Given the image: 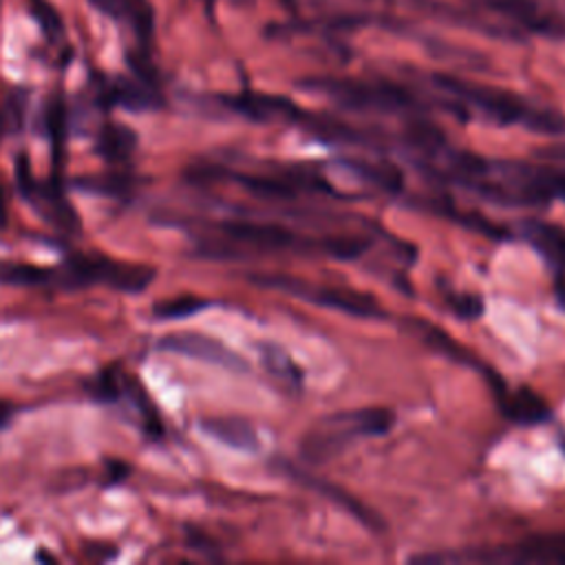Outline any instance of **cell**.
<instances>
[{
    "label": "cell",
    "mask_w": 565,
    "mask_h": 565,
    "mask_svg": "<svg viewBox=\"0 0 565 565\" xmlns=\"http://www.w3.org/2000/svg\"><path fill=\"white\" fill-rule=\"evenodd\" d=\"M154 276L157 271L146 263H126L102 254H71L57 267H51V287H108L115 291L139 294L150 287Z\"/></svg>",
    "instance_id": "obj_1"
},
{
    "label": "cell",
    "mask_w": 565,
    "mask_h": 565,
    "mask_svg": "<svg viewBox=\"0 0 565 565\" xmlns=\"http://www.w3.org/2000/svg\"><path fill=\"white\" fill-rule=\"evenodd\" d=\"M395 415L382 406H366L347 413H333L316 422L302 437V455L309 461H329L340 455L355 437H377L393 428Z\"/></svg>",
    "instance_id": "obj_2"
},
{
    "label": "cell",
    "mask_w": 565,
    "mask_h": 565,
    "mask_svg": "<svg viewBox=\"0 0 565 565\" xmlns=\"http://www.w3.org/2000/svg\"><path fill=\"white\" fill-rule=\"evenodd\" d=\"M254 285L271 287L285 294H291L296 298H302L305 302L335 309L355 318H377L382 316V307L375 300L373 294L360 291L353 287H340V285H313L311 280H302L296 276L285 274H258L249 276Z\"/></svg>",
    "instance_id": "obj_3"
},
{
    "label": "cell",
    "mask_w": 565,
    "mask_h": 565,
    "mask_svg": "<svg viewBox=\"0 0 565 565\" xmlns=\"http://www.w3.org/2000/svg\"><path fill=\"white\" fill-rule=\"evenodd\" d=\"M15 185L20 194L33 205V210L51 225H55L62 232H77L79 218L75 214V207L66 199L57 172L51 174L46 181H38L31 174L29 161L24 154L15 161Z\"/></svg>",
    "instance_id": "obj_4"
},
{
    "label": "cell",
    "mask_w": 565,
    "mask_h": 565,
    "mask_svg": "<svg viewBox=\"0 0 565 565\" xmlns=\"http://www.w3.org/2000/svg\"><path fill=\"white\" fill-rule=\"evenodd\" d=\"M161 351L194 358L207 364H216L230 371H245L247 362L236 355L232 349H227L221 340H214L203 333H192V331H181V333H170L159 340L157 344Z\"/></svg>",
    "instance_id": "obj_5"
},
{
    "label": "cell",
    "mask_w": 565,
    "mask_h": 565,
    "mask_svg": "<svg viewBox=\"0 0 565 565\" xmlns=\"http://www.w3.org/2000/svg\"><path fill=\"white\" fill-rule=\"evenodd\" d=\"M97 99L106 106H121L132 113H146L161 106V95L152 82L141 77H102Z\"/></svg>",
    "instance_id": "obj_6"
},
{
    "label": "cell",
    "mask_w": 565,
    "mask_h": 565,
    "mask_svg": "<svg viewBox=\"0 0 565 565\" xmlns=\"http://www.w3.org/2000/svg\"><path fill=\"white\" fill-rule=\"evenodd\" d=\"M481 561H512V563H554L565 565V532L534 534L516 545L503 547L497 554H483Z\"/></svg>",
    "instance_id": "obj_7"
},
{
    "label": "cell",
    "mask_w": 565,
    "mask_h": 565,
    "mask_svg": "<svg viewBox=\"0 0 565 565\" xmlns=\"http://www.w3.org/2000/svg\"><path fill=\"white\" fill-rule=\"evenodd\" d=\"M521 236L543 256V260L558 271V278L565 274V225L547 223L541 218H525L519 223Z\"/></svg>",
    "instance_id": "obj_8"
},
{
    "label": "cell",
    "mask_w": 565,
    "mask_h": 565,
    "mask_svg": "<svg viewBox=\"0 0 565 565\" xmlns=\"http://www.w3.org/2000/svg\"><path fill=\"white\" fill-rule=\"evenodd\" d=\"M497 402H499L501 413L514 424L532 426V424H543L545 419H550V408H547L545 399L527 386H521L516 391L508 388Z\"/></svg>",
    "instance_id": "obj_9"
},
{
    "label": "cell",
    "mask_w": 565,
    "mask_h": 565,
    "mask_svg": "<svg viewBox=\"0 0 565 565\" xmlns=\"http://www.w3.org/2000/svg\"><path fill=\"white\" fill-rule=\"evenodd\" d=\"M201 428L210 437L218 439L230 448L245 450V452L258 450V435L254 426L241 417H205L201 419Z\"/></svg>",
    "instance_id": "obj_10"
},
{
    "label": "cell",
    "mask_w": 565,
    "mask_h": 565,
    "mask_svg": "<svg viewBox=\"0 0 565 565\" xmlns=\"http://www.w3.org/2000/svg\"><path fill=\"white\" fill-rule=\"evenodd\" d=\"M137 132L124 124L108 121L99 128L95 139V150L104 161L110 163H126L132 152L137 150Z\"/></svg>",
    "instance_id": "obj_11"
},
{
    "label": "cell",
    "mask_w": 565,
    "mask_h": 565,
    "mask_svg": "<svg viewBox=\"0 0 565 565\" xmlns=\"http://www.w3.org/2000/svg\"><path fill=\"white\" fill-rule=\"evenodd\" d=\"M75 185L84 192H93L99 196H128L132 192V177L130 174H102V177H82Z\"/></svg>",
    "instance_id": "obj_12"
},
{
    "label": "cell",
    "mask_w": 565,
    "mask_h": 565,
    "mask_svg": "<svg viewBox=\"0 0 565 565\" xmlns=\"http://www.w3.org/2000/svg\"><path fill=\"white\" fill-rule=\"evenodd\" d=\"M534 181L543 203L550 199L565 201V168L534 166Z\"/></svg>",
    "instance_id": "obj_13"
},
{
    "label": "cell",
    "mask_w": 565,
    "mask_h": 565,
    "mask_svg": "<svg viewBox=\"0 0 565 565\" xmlns=\"http://www.w3.org/2000/svg\"><path fill=\"white\" fill-rule=\"evenodd\" d=\"M46 132H49V141L53 146V159L55 163L60 161V148L66 135V106L62 97H53L46 106Z\"/></svg>",
    "instance_id": "obj_14"
},
{
    "label": "cell",
    "mask_w": 565,
    "mask_h": 565,
    "mask_svg": "<svg viewBox=\"0 0 565 565\" xmlns=\"http://www.w3.org/2000/svg\"><path fill=\"white\" fill-rule=\"evenodd\" d=\"M121 386H124V375H117L113 371H102L86 382V393L97 402L113 404L121 399Z\"/></svg>",
    "instance_id": "obj_15"
},
{
    "label": "cell",
    "mask_w": 565,
    "mask_h": 565,
    "mask_svg": "<svg viewBox=\"0 0 565 565\" xmlns=\"http://www.w3.org/2000/svg\"><path fill=\"white\" fill-rule=\"evenodd\" d=\"M210 302L203 300V298H194V296H181V298H172V300H166L161 305H157L152 309L154 318L159 320H177V318H185V316H192L201 309H205Z\"/></svg>",
    "instance_id": "obj_16"
},
{
    "label": "cell",
    "mask_w": 565,
    "mask_h": 565,
    "mask_svg": "<svg viewBox=\"0 0 565 565\" xmlns=\"http://www.w3.org/2000/svg\"><path fill=\"white\" fill-rule=\"evenodd\" d=\"M446 302L459 318H468V320L479 318L483 311V302L475 294H446Z\"/></svg>",
    "instance_id": "obj_17"
},
{
    "label": "cell",
    "mask_w": 565,
    "mask_h": 565,
    "mask_svg": "<svg viewBox=\"0 0 565 565\" xmlns=\"http://www.w3.org/2000/svg\"><path fill=\"white\" fill-rule=\"evenodd\" d=\"M31 2H33V15L42 24V31L51 38L60 35L62 33V20H60L57 11L46 0H31Z\"/></svg>",
    "instance_id": "obj_18"
},
{
    "label": "cell",
    "mask_w": 565,
    "mask_h": 565,
    "mask_svg": "<svg viewBox=\"0 0 565 565\" xmlns=\"http://www.w3.org/2000/svg\"><path fill=\"white\" fill-rule=\"evenodd\" d=\"M24 104H26V95L24 93H15L9 97V102L2 108V126L7 130H20L22 126V113H24Z\"/></svg>",
    "instance_id": "obj_19"
},
{
    "label": "cell",
    "mask_w": 565,
    "mask_h": 565,
    "mask_svg": "<svg viewBox=\"0 0 565 565\" xmlns=\"http://www.w3.org/2000/svg\"><path fill=\"white\" fill-rule=\"evenodd\" d=\"M99 11L113 15V18H119L121 15V9L128 0H90Z\"/></svg>",
    "instance_id": "obj_20"
},
{
    "label": "cell",
    "mask_w": 565,
    "mask_h": 565,
    "mask_svg": "<svg viewBox=\"0 0 565 565\" xmlns=\"http://www.w3.org/2000/svg\"><path fill=\"white\" fill-rule=\"evenodd\" d=\"M13 415H15V406H13L11 402L0 399V433L9 426V422L13 419Z\"/></svg>",
    "instance_id": "obj_21"
},
{
    "label": "cell",
    "mask_w": 565,
    "mask_h": 565,
    "mask_svg": "<svg viewBox=\"0 0 565 565\" xmlns=\"http://www.w3.org/2000/svg\"><path fill=\"white\" fill-rule=\"evenodd\" d=\"M556 298H558L561 307L565 309V276L558 278V282H556Z\"/></svg>",
    "instance_id": "obj_22"
},
{
    "label": "cell",
    "mask_w": 565,
    "mask_h": 565,
    "mask_svg": "<svg viewBox=\"0 0 565 565\" xmlns=\"http://www.w3.org/2000/svg\"><path fill=\"white\" fill-rule=\"evenodd\" d=\"M0 4H2V0H0Z\"/></svg>",
    "instance_id": "obj_23"
}]
</instances>
